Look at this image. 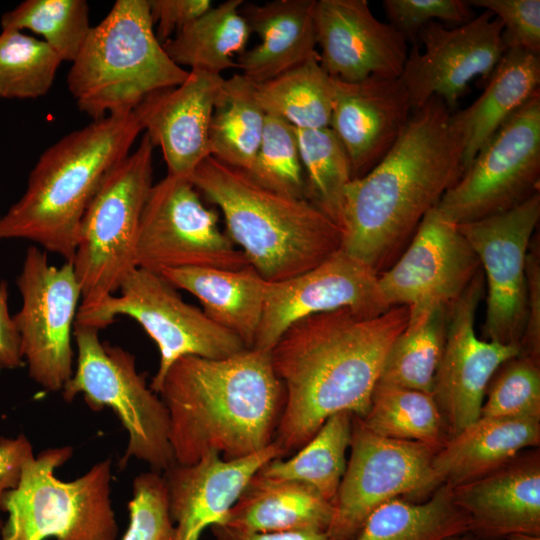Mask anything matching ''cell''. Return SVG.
<instances>
[{
  "instance_id": "d590c367",
  "label": "cell",
  "mask_w": 540,
  "mask_h": 540,
  "mask_svg": "<svg viewBox=\"0 0 540 540\" xmlns=\"http://www.w3.org/2000/svg\"><path fill=\"white\" fill-rule=\"evenodd\" d=\"M447 318L448 310H437L419 327L405 328L390 347L376 385L432 394L446 340Z\"/></svg>"
},
{
  "instance_id": "ab89813d",
  "label": "cell",
  "mask_w": 540,
  "mask_h": 540,
  "mask_svg": "<svg viewBox=\"0 0 540 540\" xmlns=\"http://www.w3.org/2000/svg\"><path fill=\"white\" fill-rule=\"evenodd\" d=\"M246 173L268 189L307 199L296 128L279 116L266 114L256 158Z\"/></svg>"
},
{
  "instance_id": "5bb4252c",
  "label": "cell",
  "mask_w": 540,
  "mask_h": 540,
  "mask_svg": "<svg viewBox=\"0 0 540 540\" xmlns=\"http://www.w3.org/2000/svg\"><path fill=\"white\" fill-rule=\"evenodd\" d=\"M16 284L22 306L12 317L29 376L46 391H60L73 375L71 334L81 299L73 263L50 265L46 251L30 246Z\"/></svg>"
},
{
  "instance_id": "681fc988",
  "label": "cell",
  "mask_w": 540,
  "mask_h": 540,
  "mask_svg": "<svg viewBox=\"0 0 540 540\" xmlns=\"http://www.w3.org/2000/svg\"><path fill=\"white\" fill-rule=\"evenodd\" d=\"M216 540H334L327 532H244L224 525L211 527Z\"/></svg>"
},
{
  "instance_id": "f907efd6",
  "label": "cell",
  "mask_w": 540,
  "mask_h": 540,
  "mask_svg": "<svg viewBox=\"0 0 540 540\" xmlns=\"http://www.w3.org/2000/svg\"><path fill=\"white\" fill-rule=\"evenodd\" d=\"M497 540H540V535L518 532L505 535Z\"/></svg>"
},
{
  "instance_id": "7dc6e473",
  "label": "cell",
  "mask_w": 540,
  "mask_h": 540,
  "mask_svg": "<svg viewBox=\"0 0 540 540\" xmlns=\"http://www.w3.org/2000/svg\"><path fill=\"white\" fill-rule=\"evenodd\" d=\"M34 456L29 439L0 437V511L4 494L17 487L25 463ZM3 522L0 518V531Z\"/></svg>"
},
{
  "instance_id": "2e32d148",
  "label": "cell",
  "mask_w": 540,
  "mask_h": 540,
  "mask_svg": "<svg viewBox=\"0 0 540 540\" xmlns=\"http://www.w3.org/2000/svg\"><path fill=\"white\" fill-rule=\"evenodd\" d=\"M539 219L538 192L503 213L457 224L486 280L485 340L519 346L526 321V258Z\"/></svg>"
},
{
  "instance_id": "3957f363",
  "label": "cell",
  "mask_w": 540,
  "mask_h": 540,
  "mask_svg": "<svg viewBox=\"0 0 540 540\" xmlns=\"http://www.w3.org/2000/svg\"><path fill=\"white\" fill-rule=\"evenodd\" d=\"M158 395L168 410L175 463L181 465L209 452L235 460L266 448L285 399L270 352L255 348L222 359L181 357L166 372Z\"/></svg>"
},
{
  "instance_id": "f1b7e54d",
  "label": "cell",
  "mask_w": 540,
  "mask_h": 540,
  "mask_svg": "<svg viewBox=\"0 0 540 540\" xmlns=\"http://www.w3.org/2000/svg\"><path fill=\"white\" fill-rule=\"evenodd\" d=\"M539 84V55L507 48L484 92L469 107L451 114L463 141L464 171L500 126L539 90Z\"/></svg>"
},
{
  "instance_id": "836d02e7",
  "label": "cell",
  "mask_w": 540,
  "mask_h": 540,
  "mask_svg": "<svg viewBox=\"0 0 540 540\" xmlns=\"http://www.w3.org/2000/svg\"><path fill=\"white\" fill-rule=\"evenodd\" d=\"M352 418L348 412L331 415L292 457L270 460L259 471L271 478L305 483L333 503L347 465Z\"/></svg>"
},
{
  "instance_id": "7c38bea8",
  "label": "cell",
  "mask_w": 540,
  "mask_h": 540,
  "mask_svg": "<svg viewBox=\"0 0 540 540\" xmlns=\"http://www.w3.org/2000/svg\"><path fill=\"white\" fill-rule=\"evenodd\" d=\"M540 93L537 90L480 149L437 208L456 224L520 205L539 192Z\"/></svg>"
},
{
  "instance_id": "e575fe53",
  "label": "cell",
  "mask_w": 540,
  "mask_h": 540,
  "mask_svg": "<svg viewBox=\"0 0 540 540\" xmlns=\"http://www.w3.org/2000/svg\"><path fill=\"white\" fill-rule=\"evenodd\" d=\"M359 418L367 429L385 438L423 442L438 449L449 439L434 397L421 391L376 385L368 412Z\"/></svg>"
},
{
  "instance_id": "4dcf8cb0",
  "label": "cell",
  "mask_w": 540,
  "mask_h": 540,
  "mask_svg": "<svg viewBox=\"0 0 540 540\" xmlns=\"http://www.w3.org/2000/svg\"><path fill=\"white\" fill-rule=\"evenodd\" d=\"M468 532L452 488L441 485L423 501L395 498L379 506L353 540H451Z\"/></svg>"
},
{
  "instance_id": "d4e9b609",
  "label": "cell",
  "mask_w": 540,
  "mask_h": 540,
  "mask_svg": "<svg viewBox=\"0 0 540 540\" xmlns=\"http://www.w3.org/2000/svg\"><path fill=\"white\" fill-rule=\"evenodd\" d=\"M315 0L245 4L240 13L261 42L238 57L237 68L253 84L269 81L315 55Z\"/></svg>"
},
{
  "instance_id": "8d00e7d4",
  "label": "cell",
  "mask_w": 540,
  "mask_h": 540,
  "mask_svg": "<svg viewBox=\"0 0 540 540\" xmlns=\"http://www.w3.org/2000/svg\"><path fill=\"white\" fill-rule=\"evenodd\" d=\"M307 199L339 227L344 192L352 180L348 155L330 127L296 129Z\"/></svg>"
},
{
  "instance_id": "ba28073f",
  "label": "cell",
  "mask_w": 540,
  "mask_h": 540,
  "mask_svg": "<svg viewBox=\"0 0 540 540\" xmlns=\"http://www.w3.org/2000/svg\"><path fill=\"white\" fill-rule=\"evenodd\" d=\"M154 147L144 133L137 148L106 174L86 208L72 259L81 308L118 292L137 268L140 220L153 186Z\"/></svg>"
},
{
  "instance_id": "e0dca14e",
  "label": "cell",
  "mask_w": 540,
  "mask_h": 540,
  "mask_svg": "<svg viewBox=\"0 0 540 540\" xmlns=\"http://www.w3.org/2000/svg\"><path fill=\"white\" fill-rule=\"evenodd\" d=\"M418 36L424 51L414 46L408 52L400 76L412 110L433 96L451 110L472 79L488 80L507 50L502 22L486 10L452 29L438 21L429 22Z\"/></svg>"
},
{
  "instance_id": "30bf717a",
  "label": "cell",
  "mask_w": 540,
  "mask_h": 540,
  "mask_svg": "<svg viewBox=\"0 0 540 540\" xmlns=\"http://www.w3.org/2000/svg\"><path fill=\"white\" fill-rule=\"evenodd\" d=\"M118 293L79 307L75 323L102 329L121 315L137 321L159 349V367L149 385L157 394L166 372L179 358L222 359L247 348L237 335L186 303L160 273L137 267Z\"/></svg>"
},
{
  "instance_id": "ffe728a7",
  "label": "cell",
  "mask_w": 540,
  "mask_h": 540,
  "mask_svg": "<svg viewBox=\"0 0 540 540\" xmlns=\"http://www.w3.org/2000/svg\"><path fill=\"white\" fill-rule=\"evenodd\" d=\"M314 23L320 64L330 77L356 83L401 76L408 41L378 20L366 0H315Z\"/></svg>"
},
{
  "instance_id": "603a6c76",
  "label": "cell",
  "mask_w": 540,
  "mask_h": 540,
  "mask_svg": "<svg viewBox=\"0 0 540 540\" xmlns=\"http://www.w3.org/2000/svg\"><path fill=\"white\" fill-rule=\"evenodd\" d=\"M336 80L330 128L343 145L352 179L376 166L392 148L413 112L400 79Z\"/></svg>"
},
{
  "instance_id": "d6986e66",
  "label": "cell",
  "mask_w": 540,
  "mask_h": 540,
  "mask_svg": "<svg viewBox=\"0 0 540 540\" xmlns=\"http://www.w3.org/2000/svg\"><path fill=\"white\" fill-rule=\"evenodd\" d=\"M482 269L448 309L444 350L432 396L445 420L449 438L480 418L489 382L498 368L520 354L516 344L480 339L476 311L484 296Z\"/></svg>"
},
{
  "instance_id": "7402d4cb",
  "label": "cell",
  "mask_w": 540,
  "mask_h": 540,
  "mask_svg": "<svg viewBox=\"0 0 540 540\" xmlns=\"http://www.w3.org/2000/svg\"><path fill=\"white\" fill-rule=\"evenodd\" d=\"M283 456L285 451L273 441L241 459L224 460L209 452L194 464H173L163 478L175 526L174 540H199L206 528L225 525L251 477L270 460Z\"/></svg>"
},
{
  "instance_id": "9c48e42d",
  "label": "cell",
  "mask_w": 540,
  "mask_h": 540,
  "mask_svg": "<svg viewBox=\"0 0 540 540\" xmlns=\"http://www.w3.org/2000/svg\"><path fill=\"white\" fill-rule=\"evenodd\" d=\"M100 329L74 323L77 365L62 389L66 402L78 394L92 411L113 410L128 433L124 468L131 458L165 472L175 459L170 443L168 410L157 393L137 371L135 357L127 350L102 342Z\"/></svg>"
},
{
  "instance_id": "816d5d0a",
  "label": "cell",
  "mask_w": 540,
  "mask_h": 540,
  "mask_svg": "<svg viewBox=\"0 0 540 540\" xmlns=\"http://www.w3.org/2000/svg\"><path fill=\"white\" fill-rule=\"evenodd\" d=\"M451 540H477V538H475L471 533L468 532L460 536H457Z\"/></svg>"
},
{
  "instance_id": "83f0119b",
  "label": "cell",
  "mask_w": 540,
  "mask_h": 540,
  "mask_svg": "<svg viewBox=\"0 0 540 540\" xmlns=\"http://www.w3.org/2000/svg\"><path fill=\"white\" fill-rule=\"evenodd\" d=\"M176 289L194 295L204 313L252 348L261 321L266 281L252 266L186 267L160 273Z\"/></svg>"
},
{
  "instance_id": "7bdbcfd3",
  "label": "cell",
  "mask_w": 540,
  "mask_h": 540,
  "mask_svg": "<svg viewBox=\"0 0 540 540\" xmlns=\"http://www.w3.org/2000/svg\"><path fill=\"white\" fill-rule=\"evenodd\" d=\"M382 5L390 23L412 40L429 22L465 24L473 18L471 6L463 0H384Z\"/></svg>"
},
{
  "instance_id": "7a4b0ae2",
  "label": "cell",
  "mask_w": 540,
  "mask_h": 540,
  "mask_svg": "<svg viewBox=\"0 0 540 540\" xmlns=\"http://www.w3.org/2000/svg\"><path fill=\"white\" fill-rule=\"evenodd\" d=\"M451 114L433 96L413 110L382 160L345 188L341 249L378 275L399 258L464 172L463 141Z\"/></svg>"
},
{
  "instance_id": "f35d334b",
  "label": "cell",
  "mask_w": 540,
  "mask_h": 540,
  "mask_svg": "<svg viewBox=\"0 0 540 540\" xmlns=\"http://www.w3.org/2000/svg\"><path fill=\"white\" fill-rule=\"evenodd\" d=\"M62 63L44 41L15 29L0 33V97L35 99L51 89Z\"/></svg>"
},
{
  "instance_id": "5b68a950",
  "label": "cell",
  "mask_w": 540,
  "mask_h": 540,
  "mask_svg": "<svg viewBox=\"0 0 540 540\" xmlns=\"http://www.w3.org/2000/svg\"><path fill=\"white\" fill-rule=\"evenodd\" d=\"M188 179L220 209L225 232L268 282L306 272L341 248L340 227L311 201L268 189L213 156Z\"/></svg>"
},
{
  "instance_id": "74e56055",
  "label": "cell",
  "mask_w": 540,
  "mask_h": 540,
  "mask_svg": "<svg viewBox=\"0 0 540 540\" xmlns=\"http://www.w3.org/2000/svg\"><path fill=\"white\" fill-rule=\"evenodd\" d=\"M1 26L43 36L62 62L76 59L91 30L85 0H26L2 15Z\"/></svg>"
},
{
  "instance_id": "f6af8a7d",
  "label": "cell",
  "mask_w": 540,
  "mask_h": 540,
  "mask_svg": "<svg viewBox=\"0 0 540 540\" xmlns=\"http://www.w3.org/2000/svg\"><path fill=\"white\" fill-rule=\"evenodd\" d=\"M520 355L540 363V244L534 235L526 258V321Z\"/></svg>"
},
{
  "instance_id": "c3c4849f",
  "label": "cell",
  "mask_w": 540,
  "mask_h": 540,
  "mask_svg": "<svg viewBox=\"0 0 540 540\" xmlns=\"http://www.w3.org/2000/svg\"><path fill=\"white\" fill-rule=\"evenodd\" d=\"M20 339L8 308V284L0 281V369L21 367Z\"/></svg>"
},
{
  "instance_id": "9a60e30c",
  "label": "cell",
  "mask_w": 540,
  "mask_h": 540,
  "mask_svg": "<svg viewBox=\"0 0 540 540\" xmlns=\"http://www.w3.org/2000/svg\"><path fill=\"white\" fill-rule=\"evenodd\" d=\"M481 270L480 261L458 229L437 207L422 220L399 258L378 275L388 307L406 306V329L419 327L433 312L448 310Z\"/></svg>"
},
{
  "instance_id": "ee69618b",
  "label": "cell",
  "mask_w": 540,
  "mask_h": 540,
  "mask_svg": "<svg viewBox=\"0 0 540 540\" xmlns=\"http://www.w3.org/2000/svg\"><path fill=\"white\" fill-rule=\"evenodd\" d=\"M471 7L483 8L497 17L503 25L507 48H521L540 53L539 0H472Z\"/></svg>"
},
{
  "instance_id": "6da1fadb",
  "label": "cell",
  "mask_w": 540,
  "mask_h": 540,
  "mask_svg": "<svg viewBox=\"0 0 540 540\" xmlns=\"http://www.w3.org/2000/svg\"><path fill=\"white\" fill-rule=\"evenodd\" d=\"M409 320L406 306L375 317L349 308L292 324L270 351L285 399L274 441L299 450L331 415L368 412L387 353Z\"/></svg>"
},
{
  "instance_id": "1f68e13d",
  "label": "cell",
  "mask_w": 540,
  "mask_h": 540,
  "mask_svg": "<svg viewBox=\"0 0 540 540\" xmlns=\"http://www.w3.org/2000/svg\"><path fill=\"white\" fill-rule=\"evenodd\" d=\"M265 119L254 84L242 74L225 79L209 127L210 156L248 172L261 143Z\"/></svg>"
},
{
  "instance_id": "4316f807",
  "label": "cell",
  "mask_w": 540,
  "mask_h": 540,
  "mask_svg": "<svg viewBox=\"0 0 540 540\" xmlns=\"http://www.w3.org/2000/svg\"><path fill=\"white\" fill-rule=\"evenodd\" d=\"M540 444V421L480 417L451 436L433 457L439 485L455 487L481 478L527 448Z\"/></svg>"
},
{
  "instance_id": "484cf974",
  "label": "cell",
  "mask_w": 540,
  "mask_h": 540,
  "mask_svg": "<svg viewBox=\"0 0 540 540\" xmlns=\"http://www.w3.org/2000/svg\"><path fill=\"white\" fill-rule=\"evenodd\" d=\"M259 470L246 484L224 526L258 533L327 532L332 502L305 483L271 478Z\"/></svg>"
},
{
  "instance_id": "bcb514c9",
  "label": "cell",
  "mask_w": 540,
  "mask_h": 540,
  "mask_svg": "<svg viewBox=\"0 0 540 540\" xmlns=\"http://www.w3.org/2000/svg\"><path fill=\"white\" fill-rule=\"evenodd\" d=\"M153 25L157 23L156 37L165 43L185 26L212 7L210 0H148Z\"/></svg>"
},
{
  "instance_id": "277c9868",
  "label": "cell",
  "mask_w": 540,
  "mask_h": 540,
  "mask_svg": "<svg viewBox=\"0 0 540 540\" xmlns=\"http://www.w3.org/2000/svg\"><path fill=\"white\" fill-rule=\"evenodd\" d=\"M141 132L132 111L93 120L48 147L21 198L0 216V240H29L72 261L87 206Z\"/></svg>"
},
{
  "instance_id": "d6a6232c",
  "label": "cell",
  "mask_w": 540,
  "mask_h": 540,
  "mask_svg": "<svg viewBox=\"0 0 540 540\" xmlns=\"http://www.w3.org/2000/svg\"><path fill=\"white\" fill-rule=\"evenodd\" d=\"M254 87L266 114L279 116L296 129L330 127L336 80L322 68L318 52L297 67Z\"/></svg>"
},
{
  "instance_id": "cb8c5ba5",
  "label": "cell",
  "mask_w": 540,
  "mask_h": 540,
  "mask_svg": "<svg viewBox=\"0 0 540 540\" xmlns=\"http://www.w3.org/2000/svg\"><path fill=\"white\" fill-rule=\"evenodd\" d=\"M452 488L477 540L511 533L540 535L539 447L522 451L491 473Z\"/></svg>"
},
{
  "instance_id": "60d3db41",
  "label": "cell",
  "mask_w": 540,
  "mask_h": 540,
  "mask_svg": "<svg viewBox=\"0 0 540 540\" xmlns=\"http://www.w3.org/2000/svg\"><path fill=\"white\" fill-rule=\"evenodd\" d=\"M480 417L540 421V363L520 354L504 362L489 382Z\"/></svg>"
},
{
  "instance_id": "f546056e",
  "label": "cell",
  "mask_w": 540,
  "mask_h": 540,
  "mask_svg": "<svg viewBox=\"0 0 540 540\" xmlns=\"http://www.w3.org/2000/svg\"><path fill=\"white\" fill-rule=\"evenodd\" d=\"M243 0L211 7L162 44L170 59L190 70L213 74L237 67L234 54L245 51L251 31L240 13Z\"/></svg>"
},
{
  "instance_id": "8fae6325",
  "label": "cell",
  "mask_w": 540,
  "mask_h": 540,
  "mask_svg": "<svg viewBox=\"0 0 540 540\" xmlns=\"http://www.w3.org/2000/svg\"><path fill=\"white\" fill-rule=\"evenodd\" d=\"M350 458L333 501L327 533L353 540L368 516L395 498L419 502L440 485L432 461L438 448L379 436L353 416Z\"/></svg>"
},
{
  "instance_id": "44dd1931",
  "label": "cell",
  "mask_w": 540,
  "mask_h": 540,
  "mask_svg": "<svg viewBox=\"0 0 540 540\" xmlns=\"http://www.w3.org/2000/svg\"><path fill=\"white\" fill-rule=\"evenodd\" d=\"M225 79L189 70L186 80L148 95L133 113L142 131L162 150L169 175L189 178L208 156L209 127Z\"/></svg>"
},
{
  "instance_id": "52a82bcc",
  "label": "cell",
  "mask_w": 540,
  "mask_h": 540,
  "mask_svg": "<svg viewBox=\"0 0 540 540\" xmlns=\"http://www.w3.org/2000/svg\"><path fill=\"white\" fill-rule=\"evenodd\" d=\"M72 454L70 446L47 448L25 463L17 487L2 500L1 511L8 518L0 540H116L111 459L62 481L55 470Z\"/></svg>"
},
{
  "instance_id": "ac0fdd59",
  "label": "cell",
  "mask_w": 540,
  "mask_h": 540,
  "mask_svg": "<svg viewBox=\"0 0 540 540\" xmlns=\"http://www.w3.org/2000/svg\"><path fill=\"white\" fill-rule=\"evenodd\" d=\"M340 308L366 317L378 316L390 308L379 291L378 274L341 248L306 272L267 283L252 348L270 352L295 322Z\"/></svg>"
},
{
  "instance_id": "8992f818",
  "label": "cell",
  "mask_w": 540,
  "mask_h": 540,
  "mask_svg": "<svg viewBox=\"0 0 540 540\" xmlns=\"http://www.w3.org/2000/svg\"><path fill=\"white\" fill-rule=\"evenodd\" d=\"M148 0H117L91 27L67 74L80 111L93 120L132 112L148 95L183 83L185 70L158 41Z\"/></svg>"
},
{
  "instance_id": "b9f144b4",
  "label": "cell",
  "mask_w": 540,
  "mask_h": 540,
  "mask_svg": "<svg viewBox=\"0 0 540 540\" xmlns=\"http://www.w3.org/2000/svg\"><path fill=\"white\" fill-rule=\"evenodd\" d=\"M128 509L129 524L122 540L175 539L167 486L159 472L151 470L135 477Z\"/></svg>"
},
{
  "instance_id": "4fadbf2b",
  "label": "cell",
  "mask_w": 540,
  "mask_h": 540,
  "mask_svg": "<svg viewBox=\"0 0 540 540\" xmlns=\"http://www.w3.org/2000/svg\"><path fill=\"white\" fill-rule=\"evenodd\" d=\"M136 262L137 267L157 273L186 267L239 269L249 265L220 229L217 212L203 204L191 181L169 174L149 192L140 220Z\"/></svg>"
}]
</instances>
